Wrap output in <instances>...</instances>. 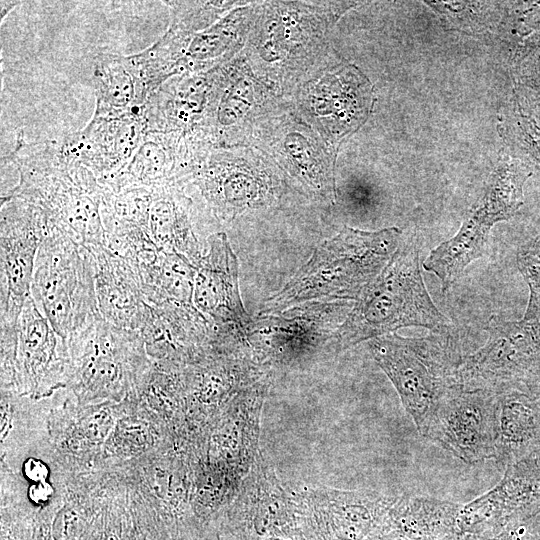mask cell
Here are the masks:
<instances>
[{
  "mask_svg": "<svg viewBox=\"0 0 540 540\" xmlns=\"http://www.w3.org/2000/svg\"><path fill=\"white\" fill-rule=\"evenodd\" d=\"M4 160L15 166L18 181L1 196L37 206L50 230L85 248L104 245L101 209L105 188L62 138L28 143L23 132H18L13 150Z\"/></svg>",
  "mask_w": 540,
  "mask_h": 540,
  "instance_id": "cell-1",
  "label": "cell"
},
{
  "mask_svg": "<svg viewBox=\"0 0 540 540\" xmlns=\"http://www.w3.org/2000/svg\"><path fill=\"white\" fill-rule=\"evenodd\" d=\"M421 244L414 231L402 237L391 260L364 289L334 339L339 350L395 333L404 327L430 332L454 329L426 288L420 260Z\"/></svg>",
  "mask_w": 540,
  "mask_h": 540,
  "instance_id": "cell-2",
  "label": "cell"
},
{
  "mask_svg": "<svg viewBox=\"0 0 540 540\" xmlns=\"http://www.w3.org/2000/svg\"><path fill=\"white\" fill-rule=\"evenodd\" d=\"M401 239L396 227L362 231L345 226L316 247L286 285L263 302L259 314L279 313L311 300H357L391 260Z\"/></svg>",
  "mask_w": 540,
  "mask_h": 540,
  "instance_id": "cell-3",
  "label": "cell"
},
{
  "mask_svg": "<svg viewBox=\"0 0 540 540\" xmlns=\"http://www.w3.org/2000/svg\"><path fill=\"white\" fill-rule=\"evenodd\" d=\"M368 348L423 436L444 396L459 385L458 368L469 354L465 341L454 328L415 338L386 334L369 340Z\"/></svg>",
  "mask_w": 540,
  "mask_h": 540,
  "instance_id": "cell-4",
  "label": "cell"
},
{
  "mask_svg": "<svg viewBox=\"0 0 540 540\" xmlns=\"http://www.w3.org/2000/svg\"><path fill=\"white\" fill-rule=\"evenodd\" d=\"M31 295L64 339L99 316L90 251L67 235L50 230L37 252Z\"/></svg>",
  "mask_w": 540,
  "mask_h": 540,
  "instance_id": "cell-5",
  "label": "cell"
},
{
  "mask_svg": "<svg viewBox=\"0 0 540 540\" xmlns=\"http://www.w3.org/2000/svg\"><path fill=\"white\" fill-rule=\"evenodd\" d=\"M486 332V342L460 364L458 384L495 394L512 390L540 392V322L494 316Z\"/></svg>",
  "mask_w": 540,
  "mask_h": 540,
  "instance_id": "cell-6",
  "label": "cell"
},
{
  "mask_svg": "<svg viewBox=\"0 0 540 540\" xmlns=\"http://www.w3.org/2000/svg\"><path fill=\"white\" fill-rule=\"evenodd\" d=\"M530 175L528 167L519 161L499 166L458 232L427 256L423 267L439 279L443 291L485 253L492 227L518 211L523 203V185Z\"/></svg>",
  "mask_w": 540,
  "mask_h": 540,
  "instance_id": "cell-7",
  "label": "cell"
},
{
  "mask_svg": "<svg viewBox=\"0 0 540 540\" xmlns=\"http://www.w3.org/2000/svg\"><path fill=\"white\" fill-rule=\"evenodd\" d=\"M0 203V319L17 320L31 294L40 243L50 229L37 206L10 196H1Z\"/></svg>",
  "mask_w": 540,
  "mask_h": 540,
  "instance_id": "cell-8",
  "label": "cell"
},
{
  "mask_svg": "<svg viewBox=\"0 0 540 540\" xmlns=\"http://www.w3.org/2000/svg\"><path fill=\"white\" fill-rule=\"evenodd\" d=\"M497 394L451 388L423 434L467 464L493 459L496 441Z\"/></svg>",
  "mask_w": 540,
  "mask_h": 540,
  "instance_id": "cell-9",
  "label": "cell"
},
{
  "mask_svg": "<svg viewBox=\"0 0 540 540\" xmlns=\"http://www.w3.org/2000/svg\"><path fill=\"white\" fill-rule=\"evenodd\" d=\"M65 340L79 384L90 393H108L125 383L145 344L139 331L116 327L100 315Z\"/></svg>",
  "mask_w": 540,
  "mask_h": 540,
  "instance_id": "cell-10",
  "label": "cell"
},
{
  "mask_svg": "<svg viewBox=\"0 0 540 540\" xmlns=\"http://www.w3.org/2000/svg\"><path fill=\"white\" fill-rule=\"evenodd\" d=\"M195 265L193 303L221 334L247 333L251 320L241 301L238 263L223 232L210 234Z\"/></svg>",
  "mask_w": 540,
  "mask_h": 540,
  "instance_id": "cell-11",
  "label": "cell"
},
{
  "mask_svg": "<svg viewBox=\"0 0 540 540\" xmlns=\"http://www.w3.org/2000/svg\"><path fill=\"white\" fill-rule=\"evenodd\" d=\"M540 510V474L526 457L505 468L492 489L463 505L457 519L459 534L478 535L497 531L517 517Z\"/></svg>",
  "mask_w": 540,
  "mask_h": 540,
  "instance_id": "cell-12",
  "label": "cell"
},
{
  "mask_svg": "<svg viewBox=\"0 0 540 540\" xmlns=\"http://www.w3.org/2000/svg\"><path fill=\"white\" fill-rule=\"evenodd\" d=\"M146 131L142 106L118 116H92L83 129L62 140L102 184L129 163Z\"/></svg>",
  "mask_w": 540,
  "mask_h": 540,
  "instance_id": "cell-13",
  "label": "cell"
},
{
  "mask_svg": "<svg viewBox=\"0 0 540 540\" xmlns=\"http://www.w3.org/2000/svg\"><path fill=\"white\" fill-rule=\"evenodd\" d=\"M182 131L147 130L129 163L101 185L117 192L133 186L181 185L196 170L200 157Z\"/></svg>",
  "mask_w": 540,
  "mask_h": 540,
  "instance_id": "cell-14",
  "label": "cell"
},
{
  "mask_svg": "<svg viewBox=\"0 0 540 540\" xmlns=\"http://www.w3.org/2000/svg\"><path fill=\"white\" fill-rule=\"evenodd\" d=\"M87 249L95 265L100 316L116 327L139 331L149 304L136 267L104 245Z\"/></svg>",
  "mask_w": 540,
  "mask_h": 540,
  "instance_id": "cell-15",
  "label": "cell"
},
{
  "mask_svg": "<svg viewBox=\"0 0 540 540\" xmlns=\"http://www.w3.org/2000/svg\"><path fill=\"white\" fill-rule=\"evenodd\" d=\"M540 449V392L512 390L497 394L493 459L502 467Z\"/></svg>",
  "mask_w": 540,
  "mask_h": 540,
  "instance_id": "cell-16",
  "label": "cell"
},
{
  "mask_svg": "<svg viewBox=\"0 0 540 540\" xmlns=\"http://www.w3.org/2000/svg\"><path fill=\"white\" fill-rule=\"evenodd\" d=\"M304 495L327 511L337 540H366L385 519L397 497L328 487L306 488Z\"/></svg>",
  "mask_w": 540,
  "mask_h": 540,
  "instance_id": "cell-17",
  "label": "cell"
},
{
  "mask_svg": "<svg viewBox=\"0 0 540 540\" xmlns=\"http://www.w3.org/2000/svg\"><path fill=\"white\" fill-rule=\"evenodd\" d=\"M191 200L182 186H151L147 233L158 251L178 253L196 264L202 257L201 244L190 218Z\"/></svg>",
  "mask_w": 540,
  "mask_h": 540,
  "instance_id": "cell-18",
  "label": "cell"
},
{
  "mask_svg": "<svg viewBox=\"0 0 540 540\" xmlns=\"http://www.w3.org/2000/svg\"><path fill=\"white\" fill-rule=\"evenodd\" d=\"M463 505L428 496L397 497L382 526L409 540H461L457 519Z\"/></svg>",
  "mask_w": 540,
  "mask_h": 540,
  "instance_id": "cell-19",
  "label": "cell"
},
{
  "mask_svg": "<svg viewBox=\"0 0 540 540\" xmlns=\"http://www.w3.org/2000/svg\"><path fill=\"white\" fill-rule=\"evenodd\" d=\"M66 348V340L55 331L30 294L18 319L15 350L25 379L36 385L53 375L58 368V355Z\"/></svg>",
  "mask_w": 540,
  "mask_h": 540,
  "instance_id": "cell-20",
  "label": "cell"
},
{
  "mask_svg": "<svg viewBox=\"0 0 540 540\" xmlns=\"http://www.w3.org/2000/svg\"><path fill=\"white\" fill-rule=\"evenodd\" d=\"M93 117L118 116L141 108L150 98L131 55L99 54L94 61Z\"/></svg>",
  "mask_w": 540,
  "mask_h": 540,
  "instance_id": "cell-21",
  "label": "cell"
},
{
  "mask_svg": "<svg viewBox=\"0 0 540 540\" xmlns=\"http://www.w3.org/2000/svg\"><path fill=\"white\" fill-rule=\"evenodd\" d=\"M195 265L181 254L159 251L151 262L136 267L148 304L194 305Z\"/></svg>",
  "mask_w": 540,
  "mask_h": 540,
  "instance_id": "cell-22",
  "label": "cell"
},
{
  "mask_svg": "<svg viewBox=\"0 0 540 540\" xmlns=\"http://www.w3.org/2000/svg\"><path fill=\"white\" fill-rule=\"evenodd\" d=\"M516 259L529 289V300L523 318L540 322V234L518 249Z\"/></svg>",
  "mask_w": 540,
  "mask_h": 540,
  "instance_id": "cell-23",
  "label": "cell"
},
{
  "mask_svg": "<svg viewBox=\"0 0 540 540\" xmlns=\"http://www.w3.org/2000/svg\"><path fill=\"white\" fill-rule=\"evenodd\" d=\"M23 473L32 483H37L47 481L49 469L42 460L31 457L24 462Z\"/></svg>",
  "mask_w": 540,
  "mask_h": 540,
  "instance_id": "cell-24",
  "label": "cell"
},
{
  "mask_svg": "<svg viewBox=\"0 0 540 540\" xmlns=\"http://www.w3.org/2000/svg\"><path fill=\"white\" fill-rule=\"evenodd\" d=\"M52 494L53 488L47 481L32 483L28 490V496L35 504L46 503Z\"/></svg>",
  "mask_w": 540,
  "mask_h": 540,
  "instance_id": "cell-25",
  "label": "cell"
},
{
  "mask_svg": "<svg viewBox=\"0 0 540 540\" xmlns=\"http://www.w3.org/2000/svg\"><path fill=\"white\" fill-rule=\"evenodd\" d=\"M20 1H1L0 2V19L1 21L11 12L15 7L19 6Z\"/></svg>",
  "mask_w": 540,
  "mask_h": 540,
  "instance_id": "cell-26",
  "label": "cell"
}]
</instances>
